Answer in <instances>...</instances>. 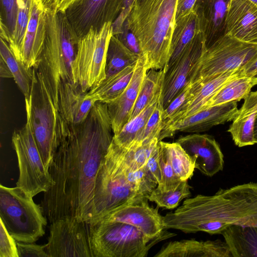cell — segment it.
Here are the masks:
<instances>
[{"mask_svg": "<svg viewBox=\"0 0 257 257\" xmlns=\"http://www.w3.org/2000/svg\"><path fill=\"white\" fill-rule=\"evenodd\" d=\"M112 134L107 104L100 101L83 122L68 126L49 168L53 185L41 201L51 223L73 217L88 223L96 175Z\"/></svg>", "mask_w": 257, "mask_h": 257, "instance_id": "6da1fadb", "label": "cell"}, {"mask_svg": "<svg viewBox=\"0 0 257 257\" xmlns=\"http://www.w3.org/2000/svg\"><path fill=\"white\" fill-rule=\"evenodd\" d=\"M164 229L221 234L233 225L257 227V182L220 189L214 195L186 199L163 216Z\"/></svg>", "mask_w": 257, "mask_h": 257, "instance_id": "7a4b0ae2", "label": "cell"}, {"mask_svg": "<svg viewBox=\"0 0 257 257\" xmlns=\"http://www.w3.org/2000/svg\"><path fill=\"white\" fill-rule=\"evenodd\" d=\"M178 0H144L134 4L125 22L135 36L146 66L167 69Z\"/></svg>", "mask_w": 257, "mask_h": 257, "instance_id": "3957f363", "label": "cell"}, {"mask_svg": "<svg viewBox=\"0 0 257 257\" xmlns=\"http://www.w3.org/2000/svg\"><path fill=\"white\" fill-rule=\"evenodd\" d=\"M79 40L65 12L56 11L47 7L45 43L40 60L36 66L42 73L58 110L60 84L65 82H74L72 65Z\"/></svg>", "mask_w": 257, "mask_h": 257, "instance_id": "277c9868", "label": "cell"}, {"mask_svg": "<svg viewBox=\"0 0 257 257\" xmlns=\"http://www.w3.org/2000/svg\"><path fill=\"white\" fill-rule=\"evenodd\" d=\"M25 103L29 107L32 130L37 145L49 170L62 140L64 122L37 66L33 67L30 97L25 98Z\"/></svg>", "mask_w": 257, "mask_h": 257, "instance_id": "5b68a950", "label": "cell"}, {"mask_svg": "<svg viewBox=\"0 0 257 257\" xmlns=\"http://www.w3.org/2000/svg\"><path fill=\"white\" fill-rule=\"evenodd\" d=\"M174 235L166 231L151 239L136 227L119 221L100 220L89 225L93 257H145L154 245Z\"/></svg>", "mask_w": 257, "mask_h": 257, "instance_id": "8992f818", "label": "cell"}, {"mask_svg": "<svg viewBox=\"0 0 257 257\" xmlns=\"http://www.w3.org/2000/svg\"><path fill=\"white\" fill-rule=\"evenodd\" d=\"M33 198L20 187L1 185V220L17 241L34 243L45 233L46 217Z\"/></svg>", "mask_w": 257, "mask_h": 257, "instance_id": "52a82bcc", "label": "cell"}, {"mask_svg": "<svg viewBox=\"0 0 257 257\" xmlns=\"http://www.w3.org/2000/svg\"><path fill=\"white\" fill-rule=\"evenodd\" d=\"M257 59V45L225 35L206 49L190 82L202 84L220 74L243 69Z\"/></svg>", "mask_w": 257, "mask_h": 257, "instance_id": "ba28073f", "label": "cell"}, {"mask_svg": "<svg viewBox=\"0 0 257 257\" xmlns=\"http://www.w3.org/2000/svg\"><path fill=\"white\" fill-rule=\"evenodd\" d=\"M112 22L99 29H90L80 38L72 65L73 81L83 92L98 86L106 78L107 50L113 35Z\"/></svg>", "mask_w": 257, "mask_h": 257, "instance_id": "9c48e42d", "label": "cell"}, {"mask_svg": "<svg viewBox=\"0 0 257 257\" xmlns=\"http://www.w3.org/2000/svg\"><path fill=\"white\" fill-rule=\"evenodd\" d=\"M139 196L127 182L121 164L108 149L96 175L88 225L99 221L106 214Z\"/></svg>", "mask_w": 257, "mask_h": 257, "instance_id": "30bf717a", "label": "cell"}, {"mask_svg": "<svg viewBox=\"0 0 257 257\" xmlns=\"http://www.w3.org/2000/svg\"><path fill=\"white\" fill-rule=\"evenodd\" d=\"M25 104L26 123L22 128L15 131L12 136L19 169L16 185L34 197L47 192L53 182L37 145L32 130L29 107Z\"/></svg>", "mask_w": 257, "mask_h": 257, "instance_id": "8fae6325", "label": "cell"}, {"mask_svg": "<svg viewBox=\"0 0 257 257\" xmlns=\"http://www.w3.org/2000/svg\"><path fill=\"white\" fill-rule=\"evenodd\" d=\"M88 227L86 222L73 217L51 222L46 243L49 257H93Z\"/></svg>", "mask_w": 257, "mask_h": 257, "instance_id": "7c38bea8", "label": "cell"}, {"mask_svg": "<svg viewBox=\"0 0 257 257\" xmlns=\"http://www.w3.org/2000/svg\"><path fill=\"white\" fill-rule=\"evenodd\" d=\"M206 47L199 32L179 57L168 66L163 86V103L167 107L191 80L198 62Z\"/></svg>", "mask_w": 257, "mask_h": 257, "instance_id": "4fadbf2b", "label": "cell"}, {"mask_svg": "<svg viewBox=\"0 0 257 257\" xmlns=\"http://www.w3.org/2000/svg\"><path fill=\"white\" fill-rule=\"evenodd\" d=\"M123 0H78L65 11L79 38L90 29H99L119 14Z\"/></svg>", "mask_w": 257, "mask_h": 257, "instance_id": "5bb4252c", "label": "cell"}, {"mask_svg": "<svg viewBox=\"0 0 257 257\" xmlns=\"http://www.w3.org/2000/svg\"><path fill=\"white\" fill-rule=\"evenodd\" d=\"M148 199L139 196L106 214L100 220L119 221L131 224L151 239L165 233L159 207H151Z\"/></svg>", "mask_w": 257, "mask_h": 257, "instance_id": "9a60e30c", "label": "cell"}, {"mask_svg": "<svg viewBox=\"0 0 257 257\" xmlns=\"http://www.w3.org/2000/svg\"><path fill=\"white\" fill-rule=\"evenodd\" d=\"M190 156L195 169L212 177L223 169L224 156L220 147L211 136L195 134L179 137L176 141Z\"/></svg>", "mask_w": 257, "mask_h": 257, "instance_id": "2e32d148", "label": "cell"}, {"mask_svg": "<svg viewBox=\"0 0 257 257\" xmlns=\"http://www.w3.org/2000/svg\"><path fill=\"white\" fill-rule=\"evenodd\" d=\"M238 110L237 101L207 107L170 125L161 133L159 141L172 137L176 132L200 133L208 131L215 125L233 120Z\"/></svg>", "mask_w": 257, "mask_h": 257, "instance_id": "e0dca14e", "label": "cell"}, {"mask_svg": "<svg viewBox=\"0 0 257 257\" xmlns=\"http://www.w3.org/2000/svg\"><path fill=\"white\" fill-rule=\"evenodd\" d=\"M148 71L145 58L140 56L128 86L117 98L106 103L113 136L118 134L130 120L134 105Z\"/></svg>", "mask_w": 257, "mask_h": 257, "instance_id": "ac0fdd59", "label": "cell"}, {"mask_svg": "<svg viewBox=\"0 0 257 257\" xmlns=\"http://www.w3.org/2000/svg\"><path fill=\"white\" fill-rule=\"evenodd\" d=\"M231 0H196L193 10L206 48L225 35Z\"/></svg>", "mask_w": 257, "mask_h": 257, "instance_id": "d6986e66", "label": "cell"}, {"mask_svg": "<svg viewBox=\"0 0 257 257\" xmlns=\"http://www.w3.org/2000/svg\"><path fill=\"white\" fill-rule=\"evenodd\" d=\"M46 10L44 0H32L21 61L32 68L38 64L44 45L46 32Z\"/></svg>", "mask_w": 257, "mask_h": 257, "instance_id": "ffe728a7", "label": "cell"}, {"mask_svg": "<svg viewBox=\"0 0 257 257\" xmlns=\"http://www.w3.org/2000/svg\"><path fill=\"white\" fill-rule=\"evenodd\" d=\"M225 35L257 45V6L249 0H231Z\"/></svg>", "mask_w": 257, "mask_h": 257, "instance_id": "44dd1931", "label": "cell"}, {"mask_svg": "<svg viewBox=\"0 0 257 257\" xmlns=\"http://www.w3.org/2000/svg\"><path fill=\"white\" fill-rule=\"evenodd\" d=\"M82 91L73 82H62L58 92V110L68 126L83 122L96 102Z\"/></svg>", "mask_w": 257, "mask_h": 257, "instance_id": "7402d4cb", "label": "cell"}, {"mask_svg": "<svg viewBox=\"0 0 257 257\" xmlns=\"http://www.w3.org/2000/svg\"><path fill=\"white\" fill-rule=\"evenodd\" d=\"M155 257H230L225 242L220 239L200 241L195 239L170 241Z\"/></svg>", "mask_w": 257, "mask_h": 257, "instance_id": "603a6c76", "label": "cell"}, {"mask_svg": "<svg viewBox=\"0 0 257 257\" xmlns=\"http://www.w3.org/2000/svg\"><path fill=\"white\" fill-rule=\"evenodd\" d=\"M221 234L232 256L257 257V227L233 225Z\"/></svg>", "mask_w": 257, "mask_h": 257, "instance_id": "cb8c5ba5", "label": "cell"}, {"mask_svg": "<svg viewBox=\"0 0 257 257\" xmlns=\"http://www.w3.org/2000/svg\"><path fill=\"white\" fill-rule=\"evenodd\" d=\"M242 75V69L232 71L218 75L200 84L189 105L162 132L178 120L201 111L206 102L223 86L233 78Z\"/></svg>", "mask_w": 257, "mask_h": 257, "instance_id": "d4e9b609", "label": "cell"}, {"mask_svg": "<svg viewBox=\"0 0 257 257\" xmlns=\"http://www.w3.org/2000/svg\"><path fill=\"white\" fill-rule=\"evenodd\" d=\"M136 64L106 78L98 86L89 90L86 93L87 96L96 101L106 103L115 99L129 84Z\"/></svg>", "mask_w": 257, "mask_h": 257, "instance_id": "484cf974", "label": "cell"}, {"mask_svg": "<svg viewBox=\"0 0 257 257\" xmlns=\"http://www.w3.org/2000/svg\"><path fill=\"white\" fill-rule=\"evenodd\" d=\"M200 32L197 18L193 10L176 20L171 42V56L168 65L173 63L183 50Z\"/></svg>", "mask_w": 257, "mask_h": 257, "instance_id": "4316f807", "label": "cell"}, {"mask_svg": "<svg viewBox=\"0 0 257 257\" xmlns=\"http://www.w3.org/2000/svg\"><path fill=\"white\" fill-rule=\"evenodd\" d=\"M165 74L164 70L151 69L148 71L134 105L130 120L138 115L161 96Z\"/></svg>", "mask_w": 257, "mask_h": 257, "instance_id": "83f0119b", "label": "cell"}, {"mask_svg": "<svg viewBox=\"0 0 257 257\" xmlns=\"http://www.w3.org/2000/svg\"><path fill=\"white\" fill-rule=\"evenodd\" d=\"M257 82L243 75L233 78L223 86L204 105L207 107L244 99Z\"/></svg>", "mask_w": 257, "mask_h": 257, "instance_id": "f1b7e54d", "label": "cell"}, {"mask_svg": "<svg viewBox=\"0 0 257 257\" xmlns=\"http://www.w3.org/2000/svg\"><path fill=\"white\" fill-rule=\"evenodd\" d=\"M159 142L158 138H155L140 146L125 149L116 145L112 140L109 148L124 168L136 170L146 164Z\"/></svg>", "mask_w": 257, "mask_h": 257, "instance_id": "f546056e", "label": "cell"}, {"mask_svg": "<svg viewBox=\"0 0 257 257\" xmlns=\"http://www.w3.org/2000/svg\"><path fill=\"white\" fill-rule=\"evenodd\" d=\"M0 54L7 63L13 78L25 98H30L33 81V68H29L18 59L8 43L1 38Z\"/></svg>", "mask_w": 257, "mask_h": 257, "instance_id": "4dcf8cb0", "label": "cell"}, {"mask_svg": "<svg viewBox=\"0 0 257 257\" xmlns=\"http://www.w3.org/2000/svg\"><path fill=\"white\" fill-rule=\"evenodd\" d=\"M160 97L130 120L118 134L113 136L112 141L116 145L125 149L140 146L138 145L140 136Z\"/></svg>", "mask_w": 257, "mask_h": 257, "instance_id": "1f68e13d", "label": "cell"}, {"mask_svg": "<svg viewBox=\"0 0 257 257\" xmlns=\"http://www.w3.org/2000/svg\"><path fill=\"white\" fill-rule=\"evenodd\" d=\"M139 57L125 46L117 37L112 35L107 53L106 78L136 64Z\"/></svg>", "mask_w": 257, "mask_h": 257, "instance_id": "d6a6232c", "label": "cell"}, {"mask_svg": "<svg viewBox=\"0 0 257 257\" xmlns=\"http://www.w3.org/2000/svg\"><path fill=\"white\" fill-rule=\"evenodd\" d=\"M32 2V0H18L19 11L15 29L12 36L5 40L16 57L20 61L30 17Z\"/></svg>", "mask_w": 257, "mask_h": 257, "instance_id": "836d02e7", "label": "cell"}, {"mask_svg": "<svg viewBox=\"0 0 257 257\" xmlns=\"http://www.w3.org/2000/svg\"><path fill=\"white\" fill-rule=\"evenodd\" d=\"M160 142L168 153L177 176L182 181L191 178L195 169V164L182 146L176 142L172 143Z\"/></svg>", "mask_w": 257, "mask_h": 257, "instance_id": "e575fe53", "label": "cell"}, {"mask_svg": "<svg viewBox=\"0 0 257 257\" xmlns=\"http://www.w3.org/2000/svg\"><path fill=\"white\" fill-rule=\"evenodd\" d=\"M188 180L182 181L174 190L162 191L156 187L148 197L159 207L173 209L177 207L184 199L189 198L191 193Z\"/></svg>", "mask_w": 257, "mask_h": 257, "instance_id": "d590c367", "label": "cell"}, {"mask_svg": "<svg viewBox=\"0 0 257 257\" xmlns=\"http://www.w3.org/2000/svg\"><path fill=\"white\" fill-rule=\"evenodd\" d=\"M200 86V84L189 82L169 105L164 108L163 113L162 130L167 128L172 121L186 108Z\"/></svg>", "mask_w": 257, "mask_h": 257, "instance_id": "8d00e7d4", "label": "cell"}, {"mask_svg": "<svg viewBox=\"0 0 257 257\" xmlns=\"http://www.w3.org/2000/svg\"><path fill=\"white\" fill-rule=\"evenodd\" d=\"M121 165L123 168L125 178L131 187L139 194L148 198L157 187L158 182L146 166L139 169L132 170L126 169L121 164Z\"/></svg>", "mask_w": 257, "mask_h": 257, "instance_id": "74e56055", "label": "cell"}, {"mask_svg": "<svg viewBox=\"0 0 257 257\" xmlns=\"http://www.w3.org/2000/svg\"><path fill=\"white\" fill-rule=\"evenodd\" d=\"M255 113L233 120L227 130L237 146L243 147L255 144L254 140V124Z\"/></svg>", "mask_w": 257, "mask_h": 257, "instance_id": "f35d334b", "label": "cell"}, {"mask_svg": "<svg viewBox=\"0 0 257 257\" xmlns=\"http://www.w3.org/2000/svg\"><path fill=\"white\" fill-rule=\"evenodd\" d=\"M164 108L162 94L159 98L157 104L149 117L138 141V145L159 138L163 128V113Z\"/></svg>", "mask_w": 257, "mask_h": 257, "instance_id": "ab89813d", "label": "cell"}, {"mask_svg": "<svg viewBox=\"0 0 257 257\" xmlns=\"http://www.w3.org/2000/svg\"><path fill=\"white\" fill-rule=\"evenodd\" d=\"M159 145V160L162 177L157 187L162 191L173 190L179 186L182 181L175 174L168 153L160 141Z\"/></svg>", "mask_w": 257, "mask_h": 257, "instance_id": "60d3db41", "label": "cell"}, {"mask_svg": "<svg viewBox=\"0 0 257 257\" xmlns=\"http://www.w3.org/2000/svg\"><path fill=\"white\" fill-rule=\"evenodd\" d=\"M5 20L1 21V37L6 40L13 35L19 11L18 0H1Z\"/></svg>", "mask_w": 257, "mask_h": 257, "instance_id": "b9f144b4", "label": "cell"}, {"mask_svg": "<svg viewBox=\"0 0 257 257\" xmlns=\"http://www.w3.org/2000/svg\"><path fill=\"white\" fill-rule=\"evenodd\" d=\"M0 222V257H19L17 241L9 233L3 222Z\"/></svg>", "mask_w": 257, "mask_h": 257, "instance_id": "7bdbcfd3", "label": "cell"}, {"mask_svg": "<svg viewBox=\"0 0 257 257\" xmlns=\"http://www.w3.org/2000/svg\"><path fill=\"white\" fill-rule=\"evenodd\" d=\"M19 257H49L46 251V244H36L17 241Z\"/></svg>", "mask_w": 257, "mask_h": 257, "instance_id": "ee69618b", "label": "cell"}, {"mask_svg": "<svg viewBox=\"0 0 257 257\" xmlns=\"http://www.w3.org/2000/svg\"><path fill=\"white\" fill-rule=\"evenodd\" d=\"M131 51L141 56V52L139 43L132 32L128 28L125 21L123 24L119 34L114 35Z\"/></svg>", "mask_w": 257, "mask_h": 257, "instance_id": "f6af8a7d", "label": "cell"}, {"mask_svg": "<svg viewBox=\"0 0 257 257\" xmlns=\"http://www.w3.org/2000/svg\"><path fill=\"white\" fill-rule=\"evenodd\" d=\"M252 113H255L257 115V91H250L244 99L243 103L238 109L234 119H238Z\"/></svg>", "mask_w": 257, "mask_h": 257, "instance_id": "bcb514c9", "label": "cell"}, {"mask_svg": "<svg viewBox=\"0 0 257 257\" xmlns=\"http://www.w3.org/2000/svg\"><path fill=\"white\" fill-rule=\"evenodd\" d=\"M136 0H123L121 10L112 24L113 35L119 34Z\"/></svg>", "mask_w": 257, "mask_h": 257, "instance_id": "7dc6e473", "label": "cell"}, {"mask_svg": "<svg viewBox=\"0 0 257 257\" xmlns=\"http://www.w3.org/2000/svg\"><path fill=\"white\" fill-rule=\"evenodd\" d=\"M159 156L160 145L159 142L158 144L153 151L145 165L146 168L157 180L158 185L160 183L162 177Z\"/></svg>", "mask_w": 257, "mask_h": 257, "instance_id": "c3c4849f", "label": "cell"}, {"mask_svg": "<svg viewBox=\"0 0 257 257\" xmlns=\"http://www.w3.org/2000/svg\"><path fill=\"white\" fill-rule=\"evenodd\" d=\"M196 0H178L176 20L189 14L192 10Z\"/></svg>", "mask_w": 257, "mask_h": 257, "instance_id": "681fc988", "label": "cell"}, {"mask_svg": "<svg viewBox=\"0 0 257 257\" xmlns=\"http://www.w3.org/2000/svg\"><path fill=\"white\" fill-rule=\"evenodd\" d=\"M47 7L56 11L65 12L78 0H44Z\"/></svg>", "mask_w": 257, "mask_h": 257, "instance_id": "f907efd6", "label": "cell"}, {"mask_svg": "<svg viewBox=\"0 0 257 257\" xmlns=\"http://www.w3.org/2000/svg\"><path fill=\"white\" fill-rule=\"evenodd\" d=\"M242 73L244 76L251 78L257 82V59L247 64L242 69Z\"/></svg>", "mask_w": 257, "mask_h": 257, "instance_id": "816d5d0a", "label": "cell"}, {"mask_svg": "<svg viewBox=\"0 0 257 257\" xmlns=\"http://www.w3.org/2000/svg\"><path fill=\"white\" fill-rule=\"evenodd\" d=\"M0 74L2 77L13 78V75L5 61L0 59Z\"/></svg>", "mask_w": 257, "mask_h": 257, "instance_id": "f5cc1de1", "label": "cell"}, {"mask_svg": "<svg viewBox=\"0 0 257 257\" xmlns=\"http://www.w3.org/2000/svg\"><path fill=\"white\" fill-rule=\"evenodd\" d=\"M254 140L255 144H257V115L255 116L254 124Z\"/></svg>", "mask_w": 257, "mask_h": 257, "instance_id": "db71d44e", "label": "cell"}, {"mask_svg": "<svg viewBox=\"0 0 257 257\" xmlns=\"http://www.w3.org/2000/svg\"><path fill=\"white\" fill-rule=\"evenodd\" d=\"M250 2H251L252 3L254 4L255 6H257V0H249Z\"/></svg>", "mask_w": 257, "mask_h": 257, "instance_id": "11a10c76", "label": "cell"}, {"mask_svg": "<svg viewBox=\"0 0 257 257\" xmlns=\"http://www.w3.org/2000/svg\"><path fill=\"white\" fill-rule=\"evenodd\" d=\"M144 0H136L134 4H139L144 1Z\"/></svg>", "mask_w": 257, "mask_h": 257, "instance_id": "9f6ffc18", "label": "cell"}]
</instances>
